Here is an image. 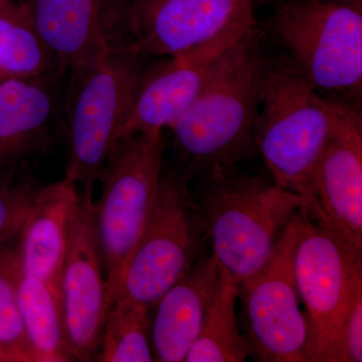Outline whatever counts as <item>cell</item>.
Returning <instances> with one entry per match:
<instances>
[{
	"instance_id": "6da1fadb",
	"label": "cell",
	"mask_w": 362,
	"mask_h": 362,
	"mask_svg": "<svg viewBox=\"0 0 362 362\" xmlns=\"http://www.w3.org/2000/svg\"><path fill=\"white\" fill-rule=\"evenodd\" d=\"M267 54L254 26L218 57L194 103L169 128L190 180L259 156Z\"/></svg>"
},
{
	"instance_id": "7a4b0ae2",
	"label": "cell",
	"mask_w": 362,
	"mask_h": 362,
	"mask_svg": "<svg viewBox=\"0 0 362 362\" xmlns=\"http://www.w3.org/2000/svg\"><path fill=\"white\" fill-rule=\"evenodd\" d=\"M194 192L204 238L223 270L239 282L258 273L308 201L273 180L239 170L216 168L199 176Z\"/></svg>"
},
{
	"instance_id": "3957f363",
	"label": "cell",
	"mask_w": 362,
	"mask_h": 362,
	"mask_svg": "<svg viewBox=\"0 0 362 362\" xmlns=\"http://www.w3.org/2000/svg\"><path fill=\"white\" fill-rule=\"evenodd\" d=\"M334 118L332 96H320L285 54H267L258 154L272 180L308 204Z\"/></svg>"
},
{
	"instance_id": "277c9868",
	"label": "cell",
	"mask_w": 362,
	"mask_h": 362,
	"mask_svg": "<svg viewBox=\"0 0 362 362\" xmlns=\"http://www.w3.org/2000/svg\"><path fill=\"white\" fill-rule=\"evenodd\" d=\"M143 54L129 45L105 52L73 73L66 178L93 189L139 92Z\"/></svg>"
},
{
	"instance_id": "5b68a950",
	"label": "cell",
	"mask_w": 362,
	"mask_h": 362,
	"mask_svg": "<svg viewBox=\"0 0 362 362\" xmlns=\"http://www.w3.org/2000/svg\"><path fill=\"white\" fill-rule=\"evenodd\" d=\"M268 28L314 89L362 109V9L322 0H283Z\"/></svg>"
},
{
	"instance_id": "8992f818",
	"label": "cell",
	"mask_w": 362,
	"mask_h": 362,
	"mask_svg": "<svg viewBox=\"0 0 362 362\" xmlns=\"http://www.w3.org/2000/svg\"><path fill=\"white\" fill-rule=\"evenodd\" d=\"M162 173V133L120 138L100 173L102 194L95 209L111 303L118 296L124 269L153 211Z\"/></svg>"
},
{
	"instance_id": "52a82bcc",
	"label": "cell",
	"mask_w": 362,
	"mask_h": 362,
	"mask_svg": "<svg viewBox=\"0 0 362 362\" xmlns=\"http://www.w3.org/2000/svg\"><path fill=\"white\" fill-rule=\"evenodd\" d=\"M298 226L293 267L310 333L312 362H340L343 323L362 292V254L304 209L298 214Z\"/></svg>"
},
{
	"instance_id": "ba28073f",
	"label": "cell",
	"mask_w": 362,
	"mask_h": 362,
	"mask_svg": "<svg viewBox=\"0 0 362 362\" xmlns=\"http://www.w3.org/2000/svg\"><path fill=\"white\" fill-rule=\"evenodd\" d=\"M182 170L162 173L156 204L124 269L118 296L149 306L201 258V214Z\"/></svg>"
},
{
	"instance_id": "9c48e42d",
	"label": "cell",
	"mask_w": 362,
	"mask_h": 362,
	"mask_svg": "<svg viewBox=\"0 0 362 362\" xmlns=\"http://www.w3.org/2000/svg\"><path fill=\"white\" fill-rule=\"evenodd\" d=\"M298 214L263 268L240 283L242 334L249 357L262 362H312L310 333L295 282Z\"/></svg>"
},
{
	"instance_id": "30bf717a",
	"label": "cell",
	"mask_w": 362,
	"mask_h": 362,
	"mask_svg": "<svg viewBox=\"0 0 362 362\" xmlns=\"http://www.w3.org/2000/svg\"><path fill=\"white\" fill-rule=\"evenodd\" d=\"M273 0H130L126 28L131 49L170 57L225 37H243Z\"/></svg>"
},
{
	"instance_id": "8fae6325",
	"label": "cell",
	"mask_w": 362,
	"mask_h": 362,
	"mask_svg": "<svg viewBox=\"0 0 362 362\" xmlns=\"http://www.w3.org/2000/svg\"><path fill=\"white\" fill-rule=\"evenodd\" d=\"M59 294L71 356L80 361H92L99 349L111 298L90 189L80 194L62 270Z\"/></svg>"
},
{
	"instance_id": "7c38bea8",
	"label": "cell",
	"mask_w": 362,
	"mask_h": 362,
	"mask_svg": "<svg viewBox=\"0 0 362 362\" xmlns=\"http://www.w3.org/2000/svg\"><path fill=\"white\" fill-rule=\"evenodd\" d=\"M306 214L362 254V109L338 97Z\"/></svg>"
},
{
	"instance_id": "4fadbf2b",
	"label": "cell",
	"mask_w": 362,
	"mask_h": 362,
	"mask_svg": "<svg viewBox=\"0 0 362 362\" xmlns=\"http://www.w3.org/2000/svg\"><path fill=\"white\" fill-rule=\"evenodd\" d=\"M28 13L45 49L71 71L115 47V28H126V4L114 0H28ZM127 30V28H126Z\"/></svg>"
},
{
	"instance_id": "5bb4252c",
	"label": "cell",
	"mask_w": 362,
	"mask_h": 362,
	"mask_svg": "<svg viewBox=\"0 0 362 362\" xmlns=\"http://www.w3.org/2000/svg\"><path fill=\"white\" fill-rule=\"evenodd\" d=\"M240 37L214 40L165 57L147 69L119 139L137 133H162L169 129L194 103L218 57Z\"/></svg>"
},
{
	"instance_id": "9a60e30c",
	"label": "cell",
	"mask_w": 362,
	"mask_h": 362,
	"mask_svg": "<svg viewBox=\"0 0 362 362\" xmlns=\"http://www.w3.org/2000/svg\"><path fill=\"white\" fill-rule=\"evenodd\" d=\"M68 178L37 190L18 235L21 272L59 290L71 225L80 194Z\"/></svg>"
},
{
	"instance_id": "2e32d148",
	"label": "cell",
	"mask_w": 362,
	"mask_h": 362,
	"mask_svg": "<svg viewBox=\"0 0 362 362\" xmlns=\"http://www.w3.org/2000/svg\"><path fill=\"white\" fill-rule=\"evenodd\" d=\"M220 276L221 267L213 255L202 256L154 304L150 326L154 361H185L201 333Z\"/></svg>"
},
{
	"instance_id": "e0dca14e",
	"label": "cell",
	"mask_w": 362,
	"mask_h": 362,
	"mask_svg": "<svg viewBox=\"0 0 362 362\" xmlns=\"http://www.w3.org/2000/svg\"><path fill=\"white\" fill-rule=\"evenodd\" d=\"M52 111L51 93L37 78L0 83V170L11 168L35 148Z\"/></svg>"
},
{
	"instance_id": "ac0fdd59",
	"label": "cell",
	"mask_w": 362,
	"mask_h": 362,
	"mask_svg": "<svg viewBox=\"0 0 362 362\" xmlns=\"http://www.w3.org/2000/svg\"><path fill=\"white\" fill-rule=\"evenodd\" d=\"M18 298L33 362L74 361L66 341L58 288L21 272Z\"/></svg>"
},
{
	"instance_id": "d6986e66",
	"label": "cell",
	"mask_w": 362,
	"mask_h": 362,
	"mask_svg": "<svg viewBox=\"0 0 362 362\" xmlns=\"http://www.w3.org/2000/svg\"><path fill=\"white\" fill-rule=\"evenodd\" d=\"M240 282L221 268L220 281L187 362H243L249 357L237 316Z\"/></svg>"
},
{
	"instance_id": "ffe728a7",
	"label": "cell",
	"mask_w": 362,
	"mask_h": 362,
	"mask_svg": "<svg viewBox=\"0 0 362 362\" xmlns=\"http://www.w3.org/2000/svg\"><path fill=\"white\" fill-rule=\"evenodd\" d=\"M150 307L117 297L105 317L96 356L102 362H150L152 352Z\"/></svg>"
},
{
	"instance_id": "44dd1931",
	"label": "cell",
	"mask_w": 362,
	"mask_h": 362,
	"mask_svg": "<svg viewBox=\"0 0 362 362\" xmlns=\"http://www.w3.org/2000/svg\"><path fill=\"white\" fill-rule=\"evenodd\" d=\"M52 54L33 28L26 4L0 11V83L37 78L49 70Z\"/></svg>"
},
{
	"instance_id": "7402d4cb",
	"label": "cell",
	"mask_w": 362,
	"mask_h": 362,
	"mask_svg": "<svg viewBox=\"0 0 362 362\" xmlns=\"http://www.w3.org/2000/svg\"><path fill=\"white\" fill-rule=\"evenodd\" d=\"M13 240L0 245V356L4 362H33L18 305L21 269Z\"/></svg>"
},
{
	"instance_id": "603a6c76",
	"label": "cell",
	"mask_w": 362,
	"mask_h": 362,
	"mask_svg": "<svg viewBox=\"0 0 362 362\" xmlns=\"http://www.w3.org/2000/svg\"><path fill=\"white\" fill-rule=\"evenodd\" d=\"M35 192L28 183L0 187V245L18 237Z\"/></svg>"
},
{
	"instance_id": "cb8c5ba5",
	"label": "cell",
	"mask_w": 362,
	"mask_h": 362,
	"mask_svg": "<svg viewBox=\"0 0 362 362\" xmlns=\"http://www.w3.org/2000/svg\"><path fill=\"white\" fill-rule=\"evenodd\" d=\"M362 361V292L356 295L343 323L340 362Z\"/></svg>"
},
{
	"instance_id": "d4e9b609",
	"label": "cell",
	"mask_w": 362,
	"mask_h": 362,
	"mask_svg": "<svg viewBox=\"0 0 362 362\" xmlns=\"http://www.w3.org/2000/svg\"><path fill=\"white\" fill-rule=\"evenodd\" d=\"M322 1L332 2V4H346V6L362 9V0H322Z\"/></svg>"
},
{
	"instance_id": "484cf974",
	"label": "cell",
	"mask_w": 362,
	"mask_h": 362,
	"mask_svg": "<svg viewBox=\"0 0 362 362\" xmlns=\"http://www.w3.org/2000/svg\"><path fill=\"white\" fill-rule=\"evenodd\" d=\"M13 0H0V11L6 9L7 6H11L13 4Z\"/></svg>"
},
{
	"instance_id": "4316f807",
	"label": "cell",
	"mask_w": 362,
	"mask_h": 362,
	"mask_svg": "<svg viewBox=\"0 0 362 362\" xmlns=\"http://www.w3.org/2000/svg\"><path fill=\"white\" fill-rule=\"evenodd\" d=\"M0 362H4V359H2L1 356H0Z\"/></svg>"
},
{
	"instance_id": "83f0119b",
	"label": "cell",
	"mask_w": 362,
	"mask_h": 362,
	"mask_svg": "<svg viewBox=\"0 0 362 362\" xmlns=\"http://www.w3.org/2000/svg\"><path fill=\"white\" fill-rule=\"evenodd\" d=\"M114 1H123V0H114Z\"/></svg>"
}]
</instances>
